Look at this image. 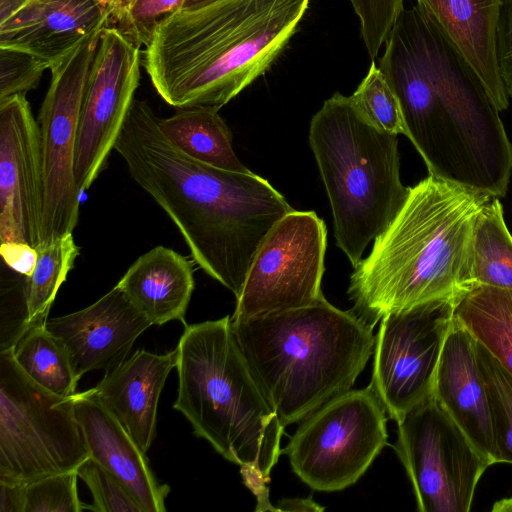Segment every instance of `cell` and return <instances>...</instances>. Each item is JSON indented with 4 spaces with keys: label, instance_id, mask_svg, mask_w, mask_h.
I'll return each instance as SVG.
<instances>
[{
    "label": "cell",
    "instance_id": "obj_1",
    "mask_svg": "<svg viewBox=\"0 0 512 512\" xmlns=\"http://www.w3.org/2000/svg\"><path fill=\"white\" fill-rule=\"evenodd\" d=\"M378 62L398 99L405 136L429 175L504 197L512 176V144L500 111L417 5L400 13Z\"/></svg>",
    "mask_w": 512,
    "mask_h": 512
},
{
    "label": "cell",
    "instance_id": "obj_2",
    "mask_svg": "<svg viewBox=\"0 0 512 512\" xmlns=\"http://www.w3.org/2000/svg\"><path fill=\"white\" fill-rule=\"evenodd\" d=\"M114 149L177 226L193 260L237 299L261 241L293 210L285 197L250 170H225L185 154L142 100L134 99Z\"/></svg>",
    "mask_w": 512,
    "mask_h": 512
},
{
    "label": "cell",
    "instance_id": "obj_3",
    "mask_svg": "<svg viewBox=\"0 0 512 512\" xmlns=\"http://www.w3.org/2000/svg\"><path fill=\"white\" fill-rule=\"evenodd\" d=\"M491 197L432 175L410 187L399 213L354 267L353 311L374 327L389 313L458 300L473 286L474 227Z\"/></svg>",
    "mask_w": 512,
    "mask_h": 512
},
{
    "label": "cell",
    "instance_id": "obj_4",
    "mask_svg": "<svg viewBox=\"0 0 512 512\" xmlns=\"http://www.w3.org/2000/svg\"><path fill=\"white\" fill-rule=\"evenodd\" d=\"M310 0H221L179 10L146 46L144 66L176 108H221L263 75L285 47Z\"/></svg>",
    "mask_w": 512,
    "mask_h": 512
},
{
    "label": "cell",
    "instance_id": "obj_5",
    "mask_svg": "<svg viewBox=\"0 0 512 512\" xmlns=\"http://www.w3.org/2000/svg\"><path fill=\"white\" fill-rule=\"evenodd\" d=\"M177 350L174 408L225 459L240 467L256 511H277L269 499L270 474L284 432L231 330L230 316L185 325Z\"/></svg>",
    "mask_w": 512,
    "mask_h": 512
},
{
    "label": "cell",
    "instance_id": "obj_6",
    "mask_svg": "<svg viewBox=\"0 0 512 512\" xmlns=\"http://www.w3.org/2000/svg\"><path fill=\"white\" fill-rule=\"evenodd\" d=\"M231 320V330L284 426L351 389L375 345L373 326L325 297L304 307Z\"/></svg>",
    "mask_w": 512,
    "mask_h": 512
},
{
    "label": "cell",
    "instance_id": "obj_7",
    "mask_svg": "<svg viewBox=\"0 0 512 512\" xmlns=\"http://www.w3.org/2000/svg\"><path fill=\"white\" fill-rule=\"evenodd\" d=\"M397 136L375 126L340 93L311 119L309 144L330 202L334 236L353 268L408 197Z\"/></svg>",
    "mask_w": 512,
    "mask_h": 512
},
{
    "label": "cell",
    "instance_id": "obj_8",
    "mask_svg": "<svg viewBox=\"0 0 512 512\" xmlns=\"http://www.w3.org/2000/svg\"><path fill=\"white\" fill-rule=\"evenodd\" d=\"M89 451L74 409L31 380L12 350L0 351V480L27 484L76 471Z\"/></svg>",
    "mask_w": 512,
    "mask_h": 512
},
{
    "label": "cell",
    "instance_id": "obj_9",
    "mask_svg": "<svg viewBox=\"0 0 512 512\" xmlns=\"http://www.w3.org/2000/svg\"><path fill=\"white\" fill-rule=\"evenodd\" d=\"M387 412L369 384L341 393L301 420L284 449L294 473L317 491H339L387 444Z\"/></svg>",
    "mask_w": 512,
    "mask_h": 512
},
{
    "label": "cell",
    "instance_id": "obj_10",
    "mask_svg": "<svg viewBox=\"0 0 512 512\" xmlns=\"http://www.w3.org/2000/svg\"><path fill=\"white\" fill-rule=\"evenodd\" d=\"M394 449L420 512H468L492 464L432 394L397 422Z\"/></svg>",
    "mask_w": 512,
    "mask_h": 512
},
{
    "label": "cell",
    "instance_id": "obj_11",
    "mask_svg": "<svg viewBox=\"0 0 512 512\" xmlns=\"http://www.w3.org/2000/svg\"><path fill=\"white\" fill-rule=\"evenodd\" d=\"M99 28L51 67V82L39 111L44 163L41 244L73 233L81 191L75 179V147L83 95L101 33ZM38 247V248H39Z\"/></svg>",
    "mask_w": 512,
    "mask_h": 512
},
{
    "label": "cell",
    "instance_id": "obj_12",
    "mask_svg": "<svg viewBox=\"0 0 512 512\" xmlns=\"http://www.w3.org/2000/svg\"><path fill=\"white\" fill-rule=\"evenodd\" d=\"M327 228L314 211L292 210L258 246L231 319L311 305L324 297L321 282Z\"/></svg>",
    "mask_w": 512,
    "mask_h": 512
},
{
    "label": "cell",
    "instance_id": "obj_13",
    "mask_svg": "<svg viewBox=\"0 0 512 512\" xmlns=\"http://www.w3.org/2000/svg\"><path fill=\"white\" fill-rule=\"evenodd\" d=\"M456 302H430L380 320L370 385L396 423L433 394Z\"/></svg>",
    "mask_w": 512,
    "mask_h": 512
},
{
    "label": "cell",
    "instance_id": "obj_14",
    "mask_svg": "<svg viewBox=\"0 0 512 512\" xmlns=\"http://www.w3.org/2000/svg\"><path fill=\"white\" fill-rule=\"evenodd\" d=\"M140 46L116 26L100 36L79 114L75 179L84 192L106 165L134 101L140 79Z\"/></svg>",
    "mask_w": 512,
    "mask_h": 512
},
{
    "label": "cell",
    "instance_id": "obj_15",
    "mask_svg": "<svg viewBox=\"0 0 512 512\" xmlns=\"http://www.w3.org/2000/svg\"><path fill=\"white\" fill-rule=\"evenodd\" d=\"M44 163L39 123L25 95L0 101V241L41 244Z\"/></svg>",
    "mask_w": 512,
    "mask_h": 512
},
{
    "label": "cell",
    "instance_id": "obj_16",
    "mask_svg": "<svg viewBox=\"0 0 512 512\" xmlns=\"http://www.w3.org/2000/svg\"><path fill=\"white\" fill-rule=\"evenodd\" d=\"M152 325L117 285L90 306L46 322L66 347L79 378L123 362L136 339Z\"/></svg>",
    "mask_w": 512,
    "mask_h": 512
},
{
    "label": "cell",
    "instance_id": "obj_17",
    "mask_svg": "<svg viewBox=\"0 0 512 512\" xmlns=\"http://www.w3.org/2000/svg\"><path fill=\"white\" fill-rule=\"evenodd\" d=\"M74 409L89 457L111 472L144 512H165L169 486L156 479L145 452L95 389L76 392Z\"/></svg>",
    "mask_w": 512,
    "mask_h": 512
},
{
    "label": "cell",
    "instance_id": "obj_18",
    "mask_svg": "<svg viewBox=\"0 0 512 512\" xmlns=\"http://www.w3.org/2000/svg\"><path fill=\"white\" fill-rule=\"evenodd\" d=\"M433 395L476 449L492 465L497 464L476 340L455 317L442 349Z\"/></svg>",
    "mask_w": 512,
    "mask_h": 512
},
{
    "label": "cell",
    "instance_id": "obj_19",
    "mask_svg": "<svg viewBox=\"0 0 512 512\" xmlns=\"http://www.w3.org/2000/svg\"><path fill=\"white\" fill-rule=\"evenodd\" d=\"M106 26L108 16L95 0H29L0 24V47L23 50L53 64Z\"/></svg>",
    "mask_w": 512,
    "mask_h": 512
},
{
    "label": "cell",
    "instance_id": "obj_20",
    "mask_svg": "<svg viewBox=\"0 0 512 512\" xmlns=\"http://www.w3.org/2000/svg\"><path fill=\"white\" fill-rule=\"evenodd\" d=\"M502 0H417L418 8L461 54L499 111L509 105L496 54Z\"/></svg>",
    "mask_w": 512,
    "mask_h": 512
},
{
    "label": "cell",
    "instance_id": "obj_21",
    "mask_svg": "<svg viewBox=\"0 0 512 512\" xmlns=\"http://www.w3.org/2000/svg\"><path fill=\"white\" fill-rule=\"evenodd\" d=\"M176 365V348L165 354L137 350L106 371L94 387L100 400L145 453L155 438L161 391Z\"/></svg>",
    "mask_w": 512,
    "mask_h": 512
},
{
    "label": "cell",
    "instance_id": "obj_22",
    "mask_svg": "<svg viewBox=\"0 0 512 512\" xmlns=\"http://www.w3.org/2000/svg\"><path fill=\"white\" fill-rule=\"evenodd\" d=\"M116 285L153 325L185 323L195 286L192 262L173 249L157 246L141 255Z\"/></svg>",
    "mask_w": 512,
    "mask_h": 512
},
{
    "label": "cell",
    "instance_id": "obj_23",
    "mask_svg": "<svg viewBox=\"0 0 512 512\" xmlns=\"http://www.w3.org/2000/svg\"><path fill=\"white\" fill-rule=\"evenodd\" d=\"M218 110L209 106L181 108L168 118H159V125L188 156L225 170L249 171L236 156L230 130Z\"/></svg>",
    "mask_w": 512,
    "mask_h": 512
},
{
    "label": "cell",
    "instance_id": "obj_24",
    "mask_svg": "<svg viewBox=\"0 0 512 512\" xmlns=\"http://www.w3.org/2000/svg\"><path fill=\"white\" fill-rule=\"evenodd\" d=\"M454 317L512 376V290L473 285L457 300Z\"/></svg>",
    "mask_w": 512,
    "mask_h": 512
},
{
    "label": "cell",
    "instance_id": "obj_25",
    "mask_svg": "<svg viewBox=\"0 0 512 512\" xmlns=\"http://www.w3.org/2000/svg\"><path fill=\"white\" fill-rule=\"evenodd\" d=\"M470 277L472 285L512 290V236L498 197L489 198L476 219Z\"/></svg>",
    "mask_w": 512,
    "mask_h": 512
},
{
    "label": "cell",
    "instance_id": "obj_26",
    "mask_svg": "<svg viewBox=\"0 0 512 512\" xmlns=\"http://www.w3.org/2000/svg\"><path fill=\"white\" fill-rule=\"evenodd\" d=\"M10 349L21 370L42 388L60 396L76 393L80 378L66 347L46 324L31 326Z\"/></svg>",
    "mask_w": 512,
    "mask_h": 512
},
{
    "label": "cell",
    "instance_id": "obj_27",
    "mask_svg": "<svg viewBox=\"0 0 512 512\" xmlns=\"http://www.w3.org/2000/svg\"><path fill=\"white\" fill-rule=\"evenodd\" d=\"M32 273L25 277L24 294L29 326L43 325L57 292L79 255L72 233L58 237L36 249Z\"/></svg>",
    "mask_w": 512,
    "mask_h": 512
},
{
    "label": "cell",
    "instance_id": "obj_28",
    "mask_svg": "<svg viewBox=\"0 0 512 512\" xmlns=\"http://www.w3.org/2000/svg\"><path fill=\"white\" fill-rule=\"evenodd\" d=\"M479 368L485 383L497 463L512 464V376L476 341Z\"/></svg>",
    "mask_w": 512,
    "mask_h": 512
},
{
    "label": "cell",
    "instance_id": "obj_29",
    "mask_svg": "<svg viewBox=\"0 0 512 512\" xmlns=\"http://www.w3.org/2000/svg\"><path fill=\"white\" fill-rule=\"evenodd\" d=\"M350 97L357 108L375 126L392 134L405 135L398 99L374 62Z\"/></svg>",
    "mask_w": 512,
    "mask_h": 512
},
{
    "label": "cell",
    "instance_id": "obj_30",
    "mask_svg": "<svg viewBox=\"0 0 512 512\" xmlns=\"http://www.w3.org/2000/svg\"><path fill=\"white\" fill-rule=\"evenodd\" d=\"M76 471L49 475L26 484L24 512H80L91 510L81 502Z\"/></svg>",
    "mask_w": 512,
    "mask_h": 512
},
{
    "label": "cell",
    "instance_id": "obj_31",
    "mask_svg": "<svg viewBox=\"0 0 512 512\" xmlns=\"http://www.w3.org/2000/svg\"><path fill=\"white\" fill-rule=\"evenodd\" d=\"M93 497L91 510L97 512H144L121 482L91 457L76 469Z\"/></svg>",
    "mask_w": 512,
    "mask_h": 512
},
{
    "label": "cell",
    "instance_id": "obj_32",
    "mask_svg": "<svg viewBox=\"0 0 512 512\" xmlns=\"http://www.w3.org/2000/svg\"><path fill=\"white\" fill-rule=\"evenodd\" d=\"M51 65L32 53L0 47V101L35 89Z\"/></svg>",
    "mask_w": 512,
    "mask_h": 512
},
{
    "label": "cell",
    "instance_id": "obj_33",
    "mask_svg": "<svg viewBox=\"0 0 512 512\" xmlns=\"http://www.w3.org/2000/svg\"><path fill=\"white\" fill-rule=\"evenodd\" d=\"M360 21L369 56L375 59L404 9V0H349Z\"/></svg>",
    "mask_w": 512,
    "mask_h": 512
},
{
    "label": "cell",
    "instance_id": "obj_34",
    "mask_svg": "<svg viewBox=\"0 0 512 512\" xmlns=\"http://www.w3.org/2000/svg\"><path fill=\"white\" fill-rule=\"evenodd\" d=\"M185 0H137L118 28L140 47L147 46L157 26L181 10Z\"/></svg>",
    "mask_w": 512,
    "mask_h": 512
},
{
    "label": "cell",
    "instance_id": "obj_35",
    "mask_svg": "<svg viewBox=\"0 0 512 512\" xmlns=\"http://www.w3.org/2000/svg\"><path fill=\"white\" fill-rule=\"evenodd\" d=\"M497 63L502 83L512 98V0H502L497 28Z\"/></svg>",
    "mask_w": 512,
    "mask_h": 512
},
{
    "label": "cell",
    "instance_id": "obj_36",
    "mask_svg": "<svg viewBox=\"0 0 512 512\" xmlns=\"http://www.w3.org/2000/svg\"><path fill=\"white\" fill-rule=\"evenodd\" d=\"M0 253L11 269L25 277L32 273L37 258L35 248L22 243L8 242L1 243Z\"/></svg>",
    "mask_w": 512,
    "mask_h": 512
},
{
    "label": "cell",
    "instance_id": "obj_37",
    "mask_svg": "<svg viewBox=\"0 0 512 512\" xmlns=\"http://www.w3.org/2000/svg\"><path fill=\"white\" fill-rule=\"evenodd\" d=\"M26 484L0 480V512H24Z\"/></svg>",
    "mask_w": 512,
    "mask_h": 512
},
{
    "label": "cell",
    "instance_id": "obj_38",
    "mask_svg": "<svg viewBox=\"0 0 512 512\" xmlns=\"http://www.w3.org/2000/svg\"><path fill=\"white\" fill-rule=\"evenodd\" d=\"M108 16V26H121L137 0H95Z\"/></svg>",
    "mask_w": 512,
    "mask_h": 512
},
{
    "label": "cell",
    "instance_id": "obj_39",
    "mask_svg": "<svg viewBox=\"0 0 512 512\" xmlns=\"http://www.w3.org/2000/svg\"><path fill=\"white\" fill-rule=\"evenodd\" d=\"M324 509L310 498L281 499L276 507L277 511H323Z\"/></svg>",
    "mask_w": 512,
    "mask_h": 512
},
{
    "label": "cell",
    "instance_id": "obj_40",
    "mask_svg": "<svg viewBox=\"0 0 512 512\" xmlns=\"http://www.w3.org/2000/svg\"><path fill=\"white\" fill-rule=\"evenodd\" d=\"M29 0H0V24L12 17Z\"/></svg>",
    "mask_w": 512,
    "mask_h": 512
},
{
    "label": "cell",
    "instance_id": "obj_41",
    "mask_svg": "<svg viewBox=\"0 0 512 512\" xmlns=\"http://www.w3.org/2000/svg\"><path fill=\"white\" fill-rule=\"evenodd\" d=\"M221 0H185L181 10H196L214 4Z\"/></svg>",
    "mask_w": 512,
    "mask_h": 512
},
{
    "label": "cell",
    "instance_id": "obj_42",
    "mask_svg": "<svg viewBox=\"0 0 512 512\" xmlns=\"http://www.w3.org/2000/svg\"><path fill=\"white\" fill-rule=\"evenodd\" d=\"M492 512H512V496L496 501L491 509Z\"/></svg>",
    "mask_w": 512,
    "mask_h": 512
}]
</instances>
